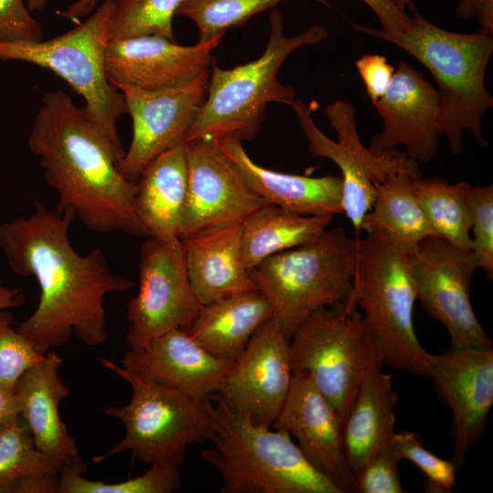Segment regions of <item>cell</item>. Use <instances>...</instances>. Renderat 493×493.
<instances>
[{
  "label": "cell",
  "mask_w": 493,
  "mask_h": 493,
  "mask_svg": "<svg viewBox=\"0 0 493 493\" xmlns=\"http://www.w3.org/2000/svg\"><path fill=\"white\" fill-rule=\"evenodd\" d=\"M34 203L29 215L0 225V248L10 269L34 277L40 290L35 311L16 330L41 355L73 333L89 346L101 345L108 339L105 296L134 283L112 271L100 248L85 256L74 249L68 237L74 213Z\"/></svg>",
  "instance_id": "1"
},
{
  "label": "cell",
  "mask_w": 493,
  "mask_h": 493,
  "mask_svg": "<svg viewBox=\"0 0 493 493\" xmlns=\"http://www.w3.org/2000/svg\"><path fill=\"white\" fill-rule=\"evenodd\" d=\"M27 145L58 195L57 209L96 233L148 236L135 212L137 184L119 167L123 148L65 91L45 93Z\"/></svg>",
  "instance_id": "2"
},
{
  "label": "cell",
  "mask_w": 493,
  "mask_h": 493,
  "mask_svg": "<svg viewBox=\"0 0 493 493\" xmlns=\"http://www.w3.org/2000/svg\"><path fill=\"white\" fill-rule=\"evenodd\" d=\"M411 18L406 30L393 33L350 23L355 30L405 51L431 73L438 87L439 133L447 139L452 154L462 153L465 131L486 147L483 123L493 107L485 80L493 54L492 35L481 29L452 32L433 24L415 9Z\"/></svg>",
  "instance_id": "3"
},
{
  "label": "cell",
  "mask_w": 493,
  "mask_h": 493,
  "mask_svg": "<svg viewBox=\"0 0 493 493\" xmlns=\"http://www.w3.org/2000/svg\"><path fill=\"white\" fill-rule=\"evenodd\" d=\"M206 407L212 446L200 455L218 472L221 493H341L287 432L255 424L215 393Z\"/></svg>",
  "instance_id": "4"
},
{
  "label": "cell",
  "mask_w": 493,
  "mask_h": 493,
  "mask_svg": "<svg viewBox=\"0 0 493 493\" xmlns=\"http://www.w3.org/2000/svg\"><path fill=\"white\" fill-rule=\"evenodd\" d=\"M268 22L267 43L258 58L229 69L213 63L205 99L184 143L198 139L218 142L228 136L253 141L269 103L290 106L295 100L296 89L278 81L279 68L291 53L323 41L329 33L324 26L313 25L298 36L287 37L278 8L271 10Z\"/></svg>",
  "instance_id": "5"
},
{
  "label": "cell",
  "mask_w": 493,
  "mask_h": 493,
  "mask_svg": "<svg viewBox=\"0 0 493 493\" xmlns=\"http://www.w3.org/2000/svg\"><path fill=\"white\" fill-rule=\"evenodd\" d=\"M416 299L409 255L380 233L357 238L351 290L345 305L363 310V322L383 364L429 379L432 353L422 346L413 322Z\"/></svg>",
  "instance_id": "6"
},
{
  "label": "cell",
  "mask_w": 493,
  "mask_h": 493,
  "mask_svg": "<svg viewBox=\"0 0 493 493\" xmlns=\"http://www.w3.org/2000/svg\"><path fill=\"white\" fill-rule=\"evenodd\" d=\"M357 238L343 227L264 259L251 272L286 339L316 309L346 303L351 290Z\"/></svg>",
  "instance_id": "7"
},
{
  "label": "cell",
  "mask_w": 493,
  "mask_h": 493,
  "mask_svg": "<svg viewBox=\"0 0 493 493\" xmlns=\"http://www.w3.org/2000/svg\"><path fill=\"white\" fill-rule=\"evenodd\" d=\"M99 362L130 383L131 398L124 406L103 409L104 414L123 423L125 435L110 451L94 456L95 464L130 450L143 464L179 467L189 446L208 440L206 401L198 402L109 359L100 358Z\"/></svg>",
  "instance_id": "8"
},
{
  "label": "cell",
  "mask_w": 493,
  "mask_h": 493,
  "mask_svg": "<svg viewBox=\"0 0 493 493\" xmlns=\"http://www.w3.org/2000/svg\"><path fill=\"white\" fill-rule=\"evenodd\" d=\"M293 374H306L342 425L364 379L383 362L362 314L344 303L313 310L289 341Z\"/></svg>",
  "instance_id": "9"
},
{
  "label": "cell",
  "mask_w": 493,
  "mask_h": 493,
  "mask_svg": "<svg viewBox=\"0 0 493 493\" xmlns=\"http://www.w3.org/2000/svg\"><path fill=\"white\" fill-rule=\"evenodd\" d=\"M112 12L113 1L103 0L86 21L54 38L0 42V59L35 64L63 79L85 100L89 116L122 147L117 121L127 107L121 91L109 80L104 63Z\"/></svg>",
  "instance_id": "10"
},
{
  "label": "cell",
  "mask_w": 493,
  "mask_h": 493,
  "mask_svg": "<svg viewBox=\"0 0 493 493\" xmlns=\"http://www.w3.org/2000/svg\"><path fill=\"white\" fill-rule=\"evenodd\" d=\"M307 138L308 151L313 157L331 160L341 172L342 210L356 232L375 197L374 182L390 174L421 176L418 163L398 151L380 153L362 142L355 121L354 105L337 100L326 106L325 113L338 142L323 133L316 125L309 106L295 100L290 105Z\"/></svg>",
  "instance_id": "11"
},
{
  "label": "cell",
  "mask_w": 493,
  "mask_h": 493,
  "mask_svg": "<svg viewBox=\"0 0 493 493\" xmlns=\"http://www.w3.org/2000/svg\"><path fill=\"white\" fill-rule=\"evenodd\" d=\"M139 290L128 303L131 350L174 330H189L201 307L189 280L182 241L149 236L141 246Z\"/></svg>",
  "instance_id": "12"
},
{
  "label": "cell",
  "mask_w": 493,
  "mask_h": 493,
  "mask_svg": "<svg viewBox=\"0 0 493 493\" xmlns=\"http://www.w3.org/2000/svg\"><path fill=\"white\" fill-rule=\"evenodd\" d=\"M417 299L447 330L451 348H492L471 305L469 288L477 269L471 251L435 236L409 255Z\"/></svg>",
  "instance_id": "13"
},
{
  "label": "cell",
  "mask_w": 493,
  "mask_h": 493,
  "mask_svg": "<svg viewBox=\"0 0 493 493\" xmlns=\"http://www.w3.org/2000/svg\"><path fill=\"white\" fill-rule=\"evenodd\" d=\"M187 191L180 239L244 225L267 203L249 186L215 141L185 143Z\"/></svg>",
  "instance_id": "14"
},
{
  "label": "cell",
  "mask_w": 493,
  "mask_h": 493,
  "mask_svg": "<svg viewBox=\"0 0 493 493\" xmlns=\"http://www.w3.org/2000/svg\"><path fill=\"white\" fill-rule=\"evenodd\" d=\"M210 71L205 70L185 86L166 89L116 86L124 96L132 121L131 142L119 164L128 180L136 183L156 157L184 143L205 99Z\"/></svg>",
  "instance_id": "15"
},
{
  "label": "cell",
  "mask_w": 493,
  "mask_h": 493,
  "mask_svg": "<svg viewBox=\"0 0 493 493\" xmlns=\"http://www.w3.org/2000/svg\"><path fill=\"white\" fill-rule=\"evenodd\" d=\"M292 376L288 341L272 317L233 362L215 394L230 410L270 427L285 403Z\"/></svg>",
  "instance_id": "16"
},
{
  "label": "cell",
  "mask_w": 493,
  "mask_h": 493,
  "mask_svg": "<svg viewBox=\"0 0 493 493\" xmlns=\"http://www.w3.org/2000/svg\"><path fill=\"white\" fill-rule=\"evenodd\" d=\"M429 379L452 413V459L459 467L482 438L493 404V348L450 347L432 354Z\"/></svg>",
  "instance_id": "17"
},
{
  "label": "cell",
  "mask_w": 493,
  "mask_h": 493,
  "mask_svg": "<svg viewBox=\"0 0 493 493\" xmlns=\"http://www.w3.org/2000/svg\"><path fill=\"white\" fill-rule=\"evenodd\" d=\"M224 37L194 46H182L158 35L110 40L105 51L107 77L121 84L145 90L185 86L211 68L213 50Z\"/></svg>",
  "instance_id": "18"
},
{
  "label": "cell",
  "mask_w": 493,
  "mask_h": 493,
  "mask_svg": "<svg viewBox=\"0 0 493 493\" xmlns=\"http://www.w3.org/2000/svg\"><path fill=\"white\" fill-rule=\"evenodd\" d=\"M372 104L383 118V129L372 139V151L387 153L402 145L416 163L432 160L440 137L439 99L436 89L419 71L400 60L386 92Z\"/></svg>",
  "instance_id": "19"
},
{
  "label": "cell",
  "mask_w": 493,
  "mask_h": 493,
  "mask_svg": "<svg viewBox=\"0 0 493 493\" xmlns=\"http://www.w3.org/2000/svg\"><path fill=\"white\" fill-rule=\"evenodd\" d=\"M272 426L298 440L306 458L341 493L353 490L341 421L306 374H293L285 403Z\"/></svg>",
  "instance_id": "20"
},
{
  "label": "cell",
  "mask_w": 493,
  "mask_h": 493,
  "mask_svg": "<svg viewBox=\"0 0 493 493\" xmlns=\"http://www.w3.org/2000/svg\"><path fill=\"white\" fill-rule=\"evenodd\" d=\"M121 363L144 378L205 402L216 393L233 362L208 352L187 330H174L142 349H130Z\"/></svg>",
  "instance_id": "21"
},
{
  "label": "cell",
  "mask_w": 493,
  "mask_h": 493,
  "mask_svg": "<svg viewBox=\"0 0 493 493\" xmlns=\"http://www.w3.org/2000/svg\"><path fill=\"white\" fill-rule=\"evenodd\" d=\"M63 359L48 351L26 370L15 387L21 403L20 416L28 426L38 450L58 465L64 473H86L75 438L59 415V404L70 396V389L59 375Z\"/></svg>",
  "instance_id": "22"
},
{
  "label": "cell",
  "mask_w": 493,
  "mask_h": 493,
  "mask_svg": "<svg viewBox=\"0 0 493 493\" xmlns=\"http://www.w3.org/2000/svg\"><path fill=\"white\" fill-rule=\"evenodd\" d=\"M217 143L252 190L267 204L306 215L343 214L341 177H309L273 171L257 164L236 138L224 137Z\"/></svg>",
  "instance_id": "23"
},
{
  "label": "cell",
  "mask_w": 493,
  "mask_h": 493,
  "mask_svg": "<svg viewBox=\"0 0 493 493\" xmlns=\"http://www.w3.org/2000/svg\"><path fill=\"white\" fill-rule=\"evenodd\" d=\"M243 225L181 240L192 288L201 306L257 290L242 259Z\"/></svg>",
  "instance_id": "24"
},
{
  "label": "cell",
  "mask_w": 493,
  "mask_h": 493,
  "mask_svg": "<svg viewBox=\"0 0 493 493\" xmlns=\"http://www.w3.org/2000/svg\"><path fill=\"white\" fill-rule=\"evenodd\" d=\"M136 184L135 212L148 236L180 241L187 191L185 143L156 157L142 172Z\"/></svg>",
  "instance_id": "25"
},
{
  "label": "cell",
  "mask_w": 493,
  "mask_h": 493,
  "mask_svg": "<svg viewBox=\"0 0 493 493\" xmlns=\"http://www.w3.org/2000/svg\"><path fill=\"white\" fill-rule=\"evenodd\" d=\"M396 402L392 376L382 369L362 383L343 425L345 450L353 473L391 446Z\"/></svg>",
  "instance_id": "26"
},
{
  "label": "cell",
  "mask_w": 493,
  "mask_h": 493,
  "mask_svg": "<svg viewBox=\"0 0 493 493\" xmlns=\"http://www.w3.org/2000/svg\"><path fill=\"white\" fill-rule=\"evenodd\" d=\"M272 317L266 296L251 290L201 306L188 333L214 356L234 362Z\"/></svg>",
  "instance_id": "27"
},
{
  "label": "cell",
  "mask_w": 493,
  "mask_h": 493,
  "mask_svg": "<svg viewBox=\"0 0 493 493\" xmlns=\"http://www.w3.org/2000/svg\"><path fill=\"white\" fill-rule=\"evenodd\" d=\"M412 175L390 174L374 182L375 197L362 220L365 233H380L401 251L411 255L426 237L434 236L414 194Z\"/></svg>",
  "instance_id": "28"
},
{
  "label": "cell",
  "mask_w": 493,
  "mask_h": 493,
  "mask_svg": "<svg viewBox=\"0 0 493 493\" xmlns=\"http://www.w3.org/2000/svg\"><path fill=\"white\" fill-rule=\"evenodd\" d=\"M332 215H306L266 205L243 225L242 259L252 270L267 257L316 240L332 222Z\"/></svg>",
  "instance_id": "29"
},
{
  "label": "cell",
  "mask_w": 493,
  "mask_h": 493,
  "mask_svg": "<svg viewBox=\"0 0 493 493\" xmlns=\"http://www.w3.org/2000/svg\"><path fill=\"white\" fill-rule=\"evenodd\" d=\"M58 465L38 450L17 416L0 425V493H58Z\"/></svg>",
  "instance_id": "30"
},
{
  "label": "cell",
  "mask_w": 493,
  "mask_h": 493,
  "mask_svg": "<svg viewBox=\"0 0 493 493\" xmlns=\"http://www.w3.org/2000/svg\"><path fill=\"white\" fill-rule=\"evenodd\" d=\"M413 188L434 236L470 251V215L461 183L451 184L446 179L418 176L413 178Z\"/></svg>",
  "instance_id": "31"
},
{
  "label": "cell",
  "mask_w": 493,
  "mask_h": 493,
  "mask_svg": "<svg viewBox=\"0 0 493 493\" xmlns=\"http://www.w3.org/2000/svg\"><path fill=\"white\" fill-rule=\"evenodd\" d=\"M284 0H184L176 15L193 20L199 30V42L225 36L234 26H241L253 16ZM330 7L328 0H312Z\"/></svg>",
  "instance_id": "32"
},
{
  "label": "cell",
  "mask_w": 493,
  "mask_h": 493,
  "mask_svg": "<svg viewBox=\"0 0 493 493\" xmlns=\"http://www.w3.org/2000/svg\"><path fill=\"white\" fill-rule=\"evenodd\" d=\"M110 41L158 35L176 41L173 20L184 0H112Z\"/></svg>",
  "instance_id": "33"
},
{
  "label": "cell",
  "mask_w": 493,
  "mask_h": 493,
  "mask_svg": "<svg viewBox=\"0 0 493 493\" xmlns=\"http://www.w3.org/2000/svg\"><path fill=\"white\" fill-rule=\"evenodd\" d=\"M178 467L152 465L142 475L116 483L90 480L78 473L60 475L58 493H173L181 488Z\"/></svg>",
  "instance_id": "34"
},
{
  "label": "cell",
  "mask_w": 493,
  "mask_h": 493,
  "mask_svg": "<svg viewBox=\"0 0 493 493\" xmlns=\"http://www.w3.org/2000/svg\"><path fill=\"white\" fill-rule=\"evenodd\" d=\"M470 215L471 253L477 268L493 278V185L460 181Z\"/></svg>",
  "instance_id": "35"
},
{
  "label": "cell",
  "mask_w": 493,
  "mask_h": 493,
  "mask_svg": "<svg viewBox=\"0 0 493 493\" xmlns=\"http://www.w3.org/2000/svg\"><path fill=\"white\" fill-rule=\"evenodd\" d=\"M392 447L400 460L413 463L424 475V489L429 493H449L456 483L457 465L427 450L420 435L413 431L394 433Z\"/></svg>",
  "instance_id": "36"
},
{
  "label": "cell",
  "mask_w": 493,
  "mask_h": 493,
  "mask_svg": "<svg viewBox=\"0 0 493 493\" xmlns=\"http://www.w3.org/2000/svg\"><path fill=\"white\" fill-rule=\"evenodd\" d=\"M13 324V314L0 310V386L11 391L22 374L45 356Z\"/></svg>",
  "instance_id": "37"
},
{
  "label": "cell",
  "mask_w": 493,
  "mask_h": 493,
  "mask_svg": "<svg viewBox=\"0 0 493 493\" xmlns=\"http://www.w3.org/2000/svg\"><path fill=\"white\" fill-rule=\"evenodd\" d=\"M400 459L392 446L380 451L354 472L352 492L404 493L398 463Z\"/></svg>",
  "instance_id": "38"
},
{
  "label": "cell",
  "mask_w": 493,
  "mask_h": 493,
  "mask_svg": "<svg viewBox=\"0 0 493 493\" xmlns=\"http://www.w3.org/2000/svg\"><path fill=\"white\" fill-rule=\"evenodd\" d=\"M44 32L24 0H0V42L39 41Z\"/></svg>",
  "instance_id": "39"
},
{
  "label": "cell",
  "mask_w": 493,
  "mask_h": 493,
  "mask_svg": "<svg viewBox=\"0 0 493 493\" xmlns=\"http://www.w3.org/2000/svg\"><path fill=\"white\" fill-rule=\"evenodd\" d=\"M355 67L372 103L380 100L389 88L395 68L386 57L379 54L362 55L356 60Z\"/></svg>",
  "instance_id": "40"
},
{
  "label": "cell",
  "mask_w": 493,
  "mask_h": 493,
  "mask_svg": "<svg viewBox=\"0 0 493 493\" xmlns=\"http://www.w3.org/2000/svg\"><path fill=\"white\" fill-rule=\"evenodd\" d=\"M376 15L382 24V29L393 33L406 30L412 22L405 11L398 8L389 0H362Z\"/></svg>",
  "instance_id": "41"
},
{
  "label": "cell",
  "mask_w": 493,
  "mask_h": 493,
  "mask_svg": "<svg viewBox=\"0 0 493 493\" xmlns=\"http://www.w3.org/2000/svg\"><path fill=\"white\" fill-rule=\"evenodd\" d=\"M456 15L464 20L477 19L480 29L493 36V0H460Z\"/></svg>",
  "instance_id": "42"
},
{
  "label": "cell",
  "mask_w": 493,
  "mask_h": 493,
  "mask_svg": "<svg viewBox=\"0 0 493 493\" xmlns=\"http://www.w3.org/2000/svg\"><path fill=\"white\" fill-rule=\"evenodd\" d=\"M21 403L15 391L0 386V425L19 416Z\"/></svg>",
  "instance_id": "43"
},
{
  "label": "cell",
  "mask_w": 493,
  "mask_h": 493,
  "mask_svg": "<svg viewBox=\"0 0 493 493\" xmlns=\"http://www.w3.org/2000/svg\"><path fill=\"white\" fill-rule=\"evenodd\" d=\"M26 302V296L21 288H8L0 279V310L17 308Z\"/></svg>",
  "instance_id": "44"
},
{
  "label": "cell",
  "mask_w": 493,
  "mask_h": 493,
  "mask_svg": "<svg viewBox=\"0 0 493 493\" xmlns=\"http://www.w3.org/2000/svg\"><path fill=\"white\" fill-rule=\"evenodd\" d=\"M48 4V0H26V5L29 12L41 11Z\"/></svg>",
  "instance_id": "45"
},
{
  "label": "cell",
  "mask_w": 493,
  "mask_h": 493,
  "mask_svg": "<svg viewBox=\"0 0 493 493\" xmlns=\"http://www.w3.org/2000/svg\"><path fill=\"white\" fill-rule=\"evenodd\" d=\"M391 3H393L394 5H396L398 8L405 11V7L409 6L410 8L414 9L413 0H389Z\"/></svg>",
  "instance_id": "46"
}]
</instances>
